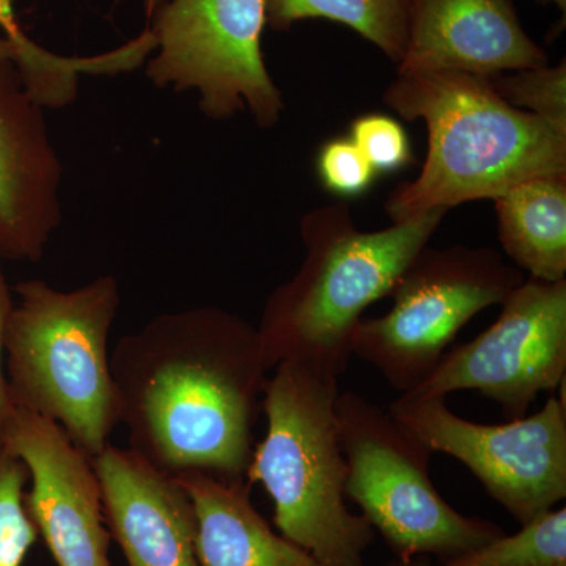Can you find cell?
Segmentation results:
<instances>
[{
  "label": "cell",
  "instance_id": "cell-1",
  "mask_svg": "<svg viewBox=\"0 0 566 566\" xmlns=\"http://www.w3.org/2000/svg\"><path fill=\"white\" fill-rule=\"evenodd\" d=\"M129 449L170 476L245 479L268 382L259 329L223 308L151 318L111 354Z\"/></svg>",
  "mask_w": 566,
  "mask_h": 566
},
{
  "label": "cell",
  "instance_id": "cell-16",
  "mask_svg": "<svg viewBox=\"0 0 566 566\" xmlns=\"http://www.w3.org/2000/svg\"><path fill=\"white\" fill-rule=\"evenodd\" d=\"M493 202L499 241L512 264L538 281H564L566 174L531 178Z\"/></svg>",
  "mask_w": 566,
  "mask_h": 566
},
{
  "label": "cell",
  "instance_id": "cell-28",
  "mask_svg": "<svg viewBox=\"0 0 566 566\" xmlns=\"http://www.w3.org/2000/svg\"><path fill=\"white\" fill-rule=\"evenodd\" d=\"M535 2L543 3V6H556L562 14H566V0H535Z\"/></svg>",
  "mask_w": 566,
  "mask_h": 566
},
{
  "label": "cell",
  "instance_id": "cell-3",
  "mask_svg": "<svg viewBox=\"0 0 566 566\" xmlns=\"http://www.w3.org/2000/svg\"><path fill=\"white\" fill-rule=\"evenodd\" d=\"M447 212L438 208L378 232L357 229L344 200L305 212L303 263L268 296L256 327L270 370L290 363L340 378L365 311L389 296Z\"/></svg>",
  "mask_w": 566,
  "mask_h": 566
},
{
  "label": "cell",
  "instance_id": "cell-22",
  "mask_svg": "<svg viewBox=\"0 0 566 566\" xmlns=\"http://www.w3.org/2000/svg\"><path fill=\"white\" fill-rule=\"evenodd\" d=\"M315 169L324 191L344 202L370 191L378 177L348 136L324 142L316 155Z\"/></svg>",
  "mask_w": 566,
  "mask_h": 566
},
{
  "label": "cell",
  "instance_id": "cell-14",
  "mask_svg": "<svg viewBox=\"0 0 566 566\" xmlns=\"http://www.w3.org/2000/svg\"><path fill=\"white\" fill-rule=\"evenodd\" d=\"M547 63L512 0H415L397 74L463 71L490 77Z\"/></svg>",
  "mask_w": 566,
  "mask_h": 566
},
{
  "label": "cell",
  "instance_id": "cell-21",
  "mask_svg": "<svg viewBox=\"0 0 566 566\" xmlns=\"http://www.w3.org/2000/svg\"><path fill=\"white\" fill-rule=\"evenodd\" d=\"M348 137L378 175L398 174L415 163L408 133L389 115H360L349 126Z\"/></svg>",
  "mask_w": 566,
  "mask_h": 566
},
{
  "label": "cell",
  "instance_id": "cell-27",
  "mask_svg": "<svg viewBox=\"0 0 566 566\" xmlns=\"http://www.w3.org/2000/svg\"><path fill=\"white\" fill-rule=\"evenodd\" d=\"M169 0H145V13H147L148 21L163 9Z\"/></svg>",
  "mask_w": 566,
  "mask_h": 566
},
{
  "label": "cell",
  "instance_id": "cell-19",
  "mask_svg": "<svg viewBox=\"0 0 566 566\" xmlns=\"http://www.w3.org/2000/svg\"><path fill=\"white\" fill-rule=\"evenodd\" d=\"M510 106L516 107L558 132L566 133V62L536 69L505 71L486 77Z\"/></svg>",
  "mask_w": 566,
  "mask_h": 566
},
{
  "label": "cell",
  "instance_id": "cell-4",
  "mask_svg": "<svg viewBox=\"0 0 566 566\" xmlns=\"http://www.w3.org/2000/svg\"><path fill=\"white\" fill-rule=\"evenodd\" d=\"M14 292L6 334L11 400L61 424L93 460L120 423L107 348L122 303L118 281L99 275L66 292L24 281Z\"/></svg>",
  "mask_w": 566,
  "mask_h": 566
},
{
  "label": "cell",
  "instance_id": "cell-9",
  "mask_svg": "<svg viewBox=\"0 0 566 566\" xmlns=\"http://www.w3.org/2000/svg\"><path fill=\"white\" fill-rule=\"evenodd\" d=\"M387 411L431 452L463 463L520 526L565 501L566 403L556 395L501 424L463 419L444 397L400 395Z\"/></svg>",
  "mask_w": 566,
  "mask_h": 566
},
{
  "label": "cell",
  "instance_id": "cell-12",
  "mask_svg": "<svg viewBox=\"0 0 566 566\" xmlns=\"http://www.w3.org/2000/svg\"><path fill=\"white\" fill-rule=\"evenodd\" d=\"M62 163L44 107L0 65V256L39 262L62 222Z\"/></svg>",
  "mask_w": 566,
  "mask_h": 566
},
{
  "label": "cell",
  "instance_id": "cell-10",
  "mask_svg": "<svg viewBox=\"0 0 566 566\" xmlns=\"http://www.w3.org/2000/svg\"><path fill=\"white\" fill-rule=\"evenodd\" d=\"M501 305L486 331L447 352L405 395L447 398L475 390L513 420L527 416L539 394L556 392L566 381V279L526 277Z\"/></svg>",
  "mask_w": 566,
  "mask_h": 566
},
{
  "label": "cell",
  "instance_id": "cell-15",
  "mask_svg": "<svg viewBox=\"0 0 566 566\" xmlns=\"http://www.w3.org/2000/svg\"><path fill=\"white\" fill-rule=\"evenodd\" d=\"M175 479L196 513L200 566H323L271 528L252 504L248 480L205 474Z\"/></svg>",
  "mask_w": 566,
  "mask_h": 566
},
{
  "label": "cell",
  "instance_id": "cell-17",
  "mask_svg": "<svg viewBox=\"0 0 566 566\" xmlns=\"http://www.w3.org/2000/svg\"><path fill=\"white\" fill-rule=\"evenodd\" d=\"M415 0H264L266 25L289 31L304 20H327L353 29L395 65L403 59Z\"/></svg>",
  "mask_w": 566,
  "mask_h": 566
},
{
  "label": "cell",
  "instance_id": "cell-26",
  "mask_svg": "<svg viewBox=\"0 0 566 566\" xmlns=\"http://www.w3.org/2000/svg\"><path fill=\"white\" fill-rule=\"evenodd\" d=\"M17 57V51H14V44L11 43L2 32H0V65L7 62H13Z\"/></svg>",
  "mask_w": 566,
  "mask_h": 566
},
{
  "label": "cell",
  "instance_id": "cell-25",
  "mask_svg": "<svg viewBox=\"0 0 566 566\" xmlns=\"http://www.w3.org/2000/svg\"><path fill=\"white\" fill-rule=\"evenodd\" d=\"M387 566H438L433 564V558L431 557H395L392 562H389Z\"/></svg>",
  "mask_w": 566,
  "mask_h": 566
},
{
  "label": "cell",
  "instance_id": "cell-11",
  "mask_svg": "<svg viewBox=\"0 0 566 566\" xmlns=\"http://www.w3.org/2000/svg\"><path fill=\"white\" fill-rule=\"evenodd\" d=\"M0 446L28 471L24 505L57 566H112L111 534L92 458L61 424L14 406Z\"/></svg>",
  "mask_w": 566,
  "mask_h": 566
},
{
  "label": "cell",
  "instance_id": "cell-23",
  "mask_svg": "<svg viewBox=\"0 0 566 566\" xmlns=\"http://www.w3.org/2000/svg\"><path fill=\"white\" fill-rule=\"evenodd\" d=\"M3 262L6 260L0 256V438H2L3 428L14 408L6 374V334L14 301L9 282H7L6 271H3Z\"/></svg>",
  "mask_w": 566,
  "mask_h": 566
},
{
  "label": "cell",
  "instance_id": "cell-2",
  "mask_svg": "<svg viewBox=\"0 0 566 566\" xmlns=\"http://www.w3.org/2000/svg\"><path fill=\"white\" fill-rule=\"evenodd\" d=\"M382 102L405 120H423L428 132L420 174L398 185L385 205L392 223L566 174V133L510 106L486 77L463 71L397 74Z\"/></svg>",
  "mask_w": 566,
  "mask_h": 566
},
{
  "label": "cell",
  "instance_id": "cell-20",
  "mask_svg": "<svg viewBox=\"0 0 566 566\" xmlns=\"http://www.w3.org/2000/svg\"><path fill=\"white\" fill-rule=\"evenodd\" d=\"M25 465L0 446V566H22L36 539L24 505Z\"/></svg>",
  "mask_w": 566,
  "mask_h": 566
},
{
  "label": "cell",
  "instance_id": "cell-7",
  "mask_svg": "<svg viewBox=\"0 0 566 566\" xmlns=\"http://www.w3.org/2000/svg\"><path fill=\"white\" fill-rule=\"evenodd\" d=\"M524 281L523 271L494 249L427 245L395 283L389 312L360 319L353 356L375 367L398 394L412 392L465 324L504 303Z\"/></svg>",
  "mask_w": 566,
  "mask_h": 566
},
{
  "label": "cell",
  "instance_id": "cell-18",
  "mask_svg": "<svg viewBox=\"0 0 566 566\" xmlns=\"http://www.w3.org/2000/svg\"><path fill=\"white\" fill-rule=\"evenodd\" d=\"M438 566H566V509L549 510L523 524L516 534L504 532Z\"/></svg>",
  "mask_w": 566,
  "mask_h": 566
},
{
  "label": "cell",
  "instance_id": "cell-24",
  "mask_svg": "<svg viewBox=\"0 0 566 566\" xmlns=\"http://www.w3.org/2000/svg\"><path fill=\"white\" fill-rule=\"evenodd\" d=\"M0 32L17 46L25 39V32L22 31L20 22L14 14V0H0Z\"/></svg>",
  "mask_w": 566,
  "mask_h": 566
},
{
  "label": "cell",
  "instance_id": "cell-5",
  "mask_svg": "<svg viewBox=\"0 0 566 566\" xmlns=\"http://www.w3.org/2000/svg\"><path fill=\"white\" fill-rule=\"evenodd\" d=\"M263 395L266 433L253 446L245 480L274 504L279 534L323 566H367L376 534L346 505L338 439V379L301 365H275Z\"/></svg>",
  "mask_w": 566,
  "mask_h": 566
},
{
  "label": "cell",
  "instance_id": "cell-13",
  "mask_svg": "<svg viewBox=\"0 0 566 566\" xmlns=\"http://www.w3.org/2000/svg\"><path fill=\"white\" fill-rule=\"evenodd\" d=\"M111 538L128 566H200L196 513L175 476L133 449L107 444L92 460Z\"/></svg>",
  "mask_w": 566,
  "mask_h": 566
},
{
  "label": "cell",
  "instance_id": "cell-8",
  "mask_svg": "<svg viewBox=\"0 0 566 566\" xmlns=\"http://www.w3.org/2000/svg\"><path fill=\"white\" fill-rule=\"evenodd\" d=\"M264 0H169L150 20L156 55L147 77L158 88L199 93L212 120L251 112L260 128L281 122L282 92L264 65Z\"/></svg>",
  "mask_w": 566,
  "mask_h": 566
},
{
  "label": "cell",
  "instance_id": "cell-6",
  "mask_svg": "<svg viewBox=\"0 0 566 566\" xmlns=\"http://www.w3.org/2000/svg\"><path fill=\"white\" fill-rule=\"evenodd\" d=\"M346 460V499L360 509L395 557L439 562L485 545L504 528L453 509L430 476L433 452L387 409L353 390L335 401Z\"/></svg>",
  "mask_w": 566,
  "mask_h": 566
}]
</instances>
